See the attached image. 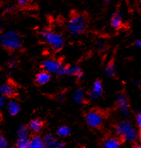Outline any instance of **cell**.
I'll use <instances>...</instances> for the list:
<instances>
[{"mask_svg": "<svg viewBox=\"0 0 141 148\" xmlns=\"http://www.w3.org/2000/svg\"><path fill=\"white\" fill-rule=\"evenodd\" d=\"M7 109H8V112L10 114V115L15 116L19 113L21 110L20 105H19L18 102L16 101H10L7 104Z\"/></svg>", "mask_w": 141, "mask_h": 148, "instance_id": "17", "label": "cell"}, {"mask_svg": "<svg viewBox=\"0 0 141 148\" xmlns=\"http://www.w3.org/2000/svg\"><path fill=\"white\" fill-rule=\"evenodd\" d=\"M53 138H54V135L50 133V132H48V133H46L44 135L43 137H42V140H43L44 143H47L49 141H50L51 140H52Z\"/></svg>", "mask_w": 141, "mask_h": 148, "instance_id": "25", "label": "cell"}, {"mask_svg": "<svg viewBox=\"0 0 141 148\" xmlns=\"http://www.w3.org/2000/svg\"><path fill=\"white\" fill-rule=\"evenodd\" d=\"M121 141L118 137H110L105 139L103 143V147L105 148H119L121 146Z\"/></svg>", "mask_w": 141, "mask_h": 148, "instance_id": "15", "label": "cell"}, {"mask_svg": "<svg viewBox=\"0 0 141 148\" xmlns=\"http://www.w3.org/2000/svg\"><path fill=\"white\" fill-rule=\"evenodd\" d=\"M17 4L22 7H27V4H28L27 0H17Z\"/></svg>", "mask_w": 141, "mask_h": 148, "instance_id": "28", "label": "cell"}, {"mask_svg": "<svg viewBox=\"0 0 141 148\" xmlns=\"http://www.w3.org/2000/svg\"><path fill=\"white\" fill-rule=\"evenodd\" d=\"M31 130L29 128L28 125H20L17 128V137H27V136L30 135Z\"/></svg>", "mask_w": 141, "mask_h": 148, "instance_id": "21", "label": "cell"}, {"mask_svg": "<svg viewBox=\"0 0 141 148\" xmlns=\"http://www.w3.org/2000/svg\"><path fill=\"white\" fill-rule=\"evenodd\" d=\"M87 25V19L85 15L83 14H75L68 21L67 29L72 35L80 36L85 32Z\"/></svg>", "mask_w": 141, "mask_h": 148, "instance_id": "3", "label": "cell"}, {"mask_svg": "<svg viewBox=\"0 0 141 148\" xmlns=\"http://www.w3.org/2000/svg\"><path fill=\"white\" fill-rule=\"evenodd\" d=\"M64 98H65V96L63 93H60V94L59 95V99H60V100H63Z\"/></svg>", "mask_w": 141, "mask_h": 148, "instance_id": "32", "label": "cell"}, {"mask_svg": "<svg viewBox=\"0 0 141 148\" xmlns=\"http://www.w3.org/2000/svg\"><path fill=\"white\" fill-rule=\"evenodd\" d=\"M134 45L135 46L138 47L140 48L141 47V40H136L135 41V43H134Z\"/></svg>", "mask_w": 141, "mask_h": 148, "instance_id": "30", "label": "cell"}, {"mask_svg": "<svg viewBox=\"0 0 141 148\" xmlns=\"http://www.w3.org/2000/svg\"><path fill=\"white\" fill-rule=\"evenodd\" d=\"M122 25V15L120 12L117 11L112 15L110 19V26L112 28L118 29Z\"/></svg>", "mask_w": 141, "mask_h": 148, "instance_id": "12", "label": "cell"}, {"mask_svg": "<svg viewBox=\"0 0 141 148\" xmlns=\"http://www.w3.org/2000/svg\"><path fill=\"white\" fill-rule=\"evenodd\" d=\"M39 35L45 43L50 45L54 52H60L64 48L65 44V38L60 33L45 29L42 30Z\"/></svg>", "mask_w": 141, "mask_h": 148, "instance_id": "4", "label": "cell"}, {"mask_svg": "<svg viewBox=\"0 0 141 148\" xmlns=\"http://www.w3.org/2000/svg\"><path fill=\"white\" fill-rule=\"evenodd\" d=\"M136 123H137L138 129L140 130V128H141V112H140V110L138 111L137 114H136Z\"/></svg>", "mask_w": 141, "mask_h": 148, "instance_id": "26", "label": "cell"}, {"mask_svg": "<svg viewBox=\"0 0 141 148\" xmlns=\"http://www.w3.org/2000/svg\"><path fill=\"white\" fill-rule=\"evenodd\" d=\"M103 94V86L102 81L100 79H96L94 82L92 87H91L90 92H88V96L90 99L92 100L99 99L102 97Z\"/></svg>", "mask_w": 141, "mask_h": 148, "instance_id": "7", "label": "cell"}, {"mask_svg": "<svg viewBox=\"0 0 141 148\" xmlns=\"http://www.w3.org/2000/svg\"><path fill=\"white\" fill-rule=\"evenodd\" d=\"M102 1H105V2H109V1H112V0H102Z\"/></svg>", "mask_w": 141, "mask_h": 148, "instance_id": "34", "label": "cell"}, {"mask_svg": "<svg viewBox=\"0 0 141 148\" xmlns=\"http://www.w3.org/2000/svg\"><path fill=\"white\" fill-rule=\"evenodd\" d=\"M6 10H7V11H8V12H12V11H13V10H14V6H12V5L7 6V8H6Z\"/></svg>", "mask_w": 141, "mask_h": 148, "instance_id": "31", "label": "cell"}, {"mask_svg": "<svg viewBox=\"0 0 141 148\" xmlns=\"http://www.w3.org/2000/svg\"><path fill=\"white\" fill-rule=\"evenodd\" d=\"M51 74L42 70L38 72L35 76V82L38 85H44L51 79Z\"/></svg>", "mask_w": 141, "mask_h": 148, "instance_id": "11", "label": "cell"}, {"mask_svg": "<svg viewBox=\"0 0 141 148\" xmlns=\"http://www.w3.org/2000/svg\"><path fill=\"white\" fill-rule=\"evenodd\" d=\"M15 147L17 148H30V136L18 137Z\"/></svg>", "mask_w": 141, "mask_h": 148, "instance_id": "18", "label": "cell"}, {"mask_svg": "<svg viewBox=\"0 0 141 148\" xmlns=\"http://www.w3.org/2000/svg\"><path fill=\"white\" fill-rule=\"evenodd\" d=\"M66 75H69V76H74L77 78L78 80H81L84 77L85 74L83 72L82 69L77 64H73V65H68L67 67Z\"/></svg>", "mask_w": 141, "mask_h": 148, "instance_id": "9", "label": "cell"}, {"mask_svg": "<svg viewBox=\"0 0 141 148\" xmlns=\"http://www.w3.org/2000/svg\"><path fill=\"white\" fill-rule=\"evenodd\" d=\"M105 72L107 77H113L116 75V67L113 62L110 61L105 68Z\"/></svg>", "mask_w": 141, "mask_h": 148, "instance_id": "19", "label": "cell"}, {"mask_svg": "<svg viewBox=\"0 0 141 148\" xmlns=\"http://www.w3.org/2000/svg\"><path fill=\"white\" fill-rule=\"evenodd\" d=\"M85 120L89 127L92 128H99L104 121V116L100 110H92L87 112L85 115Z\"/></svg>", "mask_w": 141, "mask_h": 148, "instance_id": "5", "label": "cell"}, {"mask_svg": "<svg viewBox=\"0 0 141 148\" xmlns=\"http://www.w3.org/2000/svg\"><path fill=\"white\" fill-rule=\"evenodd\" d=\"M73 100L79 105H84L86 103L85 94L84 90L82 89H77L73 94Z\"/></svg>", "mask_w": 141, "mask_h": 148, "instance_id": "16", "label": "cell"}, {"mask_svg": "<svg viewBox=\"0 0 141 148\" xmlns=\"http://www.w3.org/2000/svg\"><path fill=\"white\" fill-rule=\"evenodd\" d=\"M115 130L121 141L135 144L140 138L138 129L134 127L133 124L129 120H123L117 123Z\"/></svg>", "mask_w": 141, "mask_h": 148, "instance_id": "1", "label": "cell"}, {"mask_svg": "<svg viewBox=\"0 0 141 148\" xmlns=\"http://www.w3.org/2000/svg\"><path fill=\"white\" fill-rule=\"evenodd\" d=\"M3 32V27L1 26V25L0 24V34Z\"/></svg>", "mask_w": 141, "mask_h": 148, "instance_id": "33", "label": "cell"}, {"mask_svg": "<svg viewBox=\"0 0 141 148\" xmlns=\"http://www.w3.org/2000/svg\"><path fill=\"white\" fill-rule=\"evenodd\" d=\"M9 143L7 139L3 135H0V148H6L8 147Z\"/></svg>", "mask_w": 141, "mask_h": 148, "instance_id": "24", "label": "cell"}, {"mask_svg": "<svg viewBox=\"0 0 141 148\" xmlns=\"http://www.w3.org/2000/svg\"><path fill=\"white\" fill-rule=\"evenodd\" d=\"M28 127L31 132L38 134L42 130L44 127V122L39 119H34L29 122Z\"/></svg>", "mask_w": 141, "mask_h": 148, "instance_id": "13", "label": "cell"}, {"mask_svg": "<svg viewBox=\"0 0 141 148\" xmlns=\"http://www.w3.org/2000/svg\"><path fill=\"white\" fill-rule=\"evenodd\" d=\"M17 62L15 60H10L8 62V63H7V66L10 68H11V69H14V68H15L17 66Z\"/></svg>", "mask_w": 141, "mask_h": 148, "instance_id": "27", "label": "cell"}, {"mask_svg": "<svg viewBox=\"0 0 141 148\" xmlns=\"http://www.w3.org/2000/svg\"><path fill=\"white\" fill-rule=\"evenodd\" d=\"M23 40L20 34L15 30H9L0 34V45L10 51H16L20 49Z\"/></svg>", "mask_w": 141, "mask_h": 148, "instance_id": "2", "label": "cell"}, {"mask_svg": "<svg viewBox=\"0 0 141 148\" xmlns=\"http://www.w3.org/2000/svg\"><path fill=\"white\" fill-rule=\"evenodd\" d=\"M0 91L3 96L5 97L6 98L13 97L16 94V90L14 87L9 83H5L0 86Z\"/></svg>", "mask_w": 141, "mask_h": 148, "instance_id": "10", "label": "cell"}, {"mask_svg": "<svg viewBox=\"0 0 141 148\" xmlns=\"http://www.w3.org/2000/svg\"><path fill=\"white\" fill-rule=\"evenodd\" d=\"M71 129L67 125H63L57 128L56 135L60 137H67L70 135Z\"/></svg>", "mask_w": 141, "mask_h": 148, "instance_id": "20", "label": "cell"}, {"mask_svg": "<svg viewBox=\"0 0 141 148\" xmlns=\"http://www.w3.org/2000/svg\"><path fill=\"white\" fill-rule=\"evenodd\" d=\"M6 105H7V99L0 100V110H1L2 108H4V107H5Z\"/></svg>", "mask_w": 141, "mask_h": 148, "instance_id": "29", "label": "cell"}, {"mask_svg": "<svg viewBox=\"0 0 141 148\" xmlns=\"http://www.w3.org/2000/svg\"><path fill=\"white\" fill-rule=\"evenodd\" d=\"M67 64H60V67H59L58 70L57 72H56L55 75L58 77H63L66 75V70H67Z\"/></svg>", "mask_w": 141, "mask_h": 148, "instance_id": "23", "label": "cell"}, {"mask_svg": "<svg viewBox=\"0 0 141 148\" xmlns=\"http://www.w3.org/2000/svg\"><path fill=\"white\" fill-rule=\"evenodd\" d=\"M117 108L123 117H128L131 114V108L129 105L128 99L125 93L120 92L116 96Z\"/></svg>", "mask_w": 141, "mask_h": 148, "instance_id": "6", "label": "cell"}, {"mask_svg": "<svg viewBox=\"0 0 141 148\" xmlns=\"http://www.w3.org/2000/svg\"><path fill=\"white\" fill-rule=\"evenodd\" d=\"M46 148H63L65 147V144L60 140H57V139L53 138L50 141L45 144Z\"/></svg>", "mask_w": 141, "mask_h": 148, "instance_id": "22", "label": "cell"}, {"mask_svg": "<svg viewBox=\"0 0 141 148\" xmlns=\"http://www.w3.org/2000/svg\"><path fill=\"white\" fill-rule=\"evenodd\" d=\"M60 64H61L60 62L57 60H54V59H48V60H44L41 66L44 71L52 75V74H56Z\"/></svg>", "mask_w": 141, "mask_h": 148, "instance_id": "8", "label": "cell"}, {"mask_svg": "<svg viewBox=\"0 0 141 148\" xmlns=\"http://www.w3.org/2000/svg\"><path fill=\"white\" fill-rule=\"evenodd\" d=\"M30 148H45L42 137L37 134L30 137Z\"/></svg>", "mask_w": 141, "mask_h": 148, "instance_id": "14", "label": "cell"}]
</instances>
